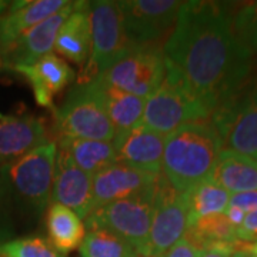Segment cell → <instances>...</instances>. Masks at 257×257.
Instances as JSON below:
<instances>
[{
    "label": "cell",
    "instance_id": "cb8c5ba5",
    "mask_svg": "<svg viewBox=\"0 0 257 257\" xmlns=\"http://www.w3.org/2000/svg\"><path fill=\"white\" fill-rule=\"evenodd\" d=\"M186 239L196 247L206 250L210 247H237V227L229 220L226 213L204 216L187 230Z\"/></svg>",
    "mask_w": 257,
    "mask_h": 257
},
{
    "label": "cell",
    "instance_id": "484cf974",
    "mask_svg": "<svg viewBox=\"0 0 257 257\" xmlns=\"http://www.w3.org/2000/svg\"><path fill=\"white\" fill-rule=\"evenodd\" d=\"M82 257H140L126 240L107 230H90L79 247Z\"/></svg>",
    "mask_w": 257,
    "mask_h": 257
},
{
    "label": "cell",
    "instance_id": "d590c367",
    "mask_svg": "<svg viewBox=\"0 0 257 257\" xmlns=\"http://www.w3.org/2000/svg\"><path fill=\"white\" fill-rule=\"evenodd\" d=\"M250 250H251V251H253V253L257 256V243H254L253 246H250Z\"/></svg>",
    "mask_w": 257,
    "mask_h": 257
},
{
    "label": "cell",
    "instance_id": "9a60e30c",
    "mask_svg": "<svg viewBox=\"0 0 257 257\" xmlns=\"http://www.w3.org/2000/svg\"><path fill=\"white\" fill-rule=\"evenodd\" d=\"M160 175H152L130 166L114 163L93 176L94 209L147 192Z\"/></svg>",
    "mask_w": 257,
    "mask_h": 257
},
{
    "label": "cell",
    "instance_id": "e575fe53",
    "mask_svg": "<svg viewBox=\"0 0 257 257\" xmlns=\"http://www.w3.org/2000/svg\"><path fill=\"white\" fill-rule=\"evenodd\" d=\"M10 237V231L6 229V226H0V244L6 243V240Z\"/></svg>",
    "mask_w": 257,
    "mask_h": 257
},
{
    "label": "cell",
    "instance_id": "d6986e66",
    "mask_svg": "<svg viewBox=\"0 0 257 257\" xmlns=\"http://www.w3.org/2000/svg\"><path fill=\"white\" fill-rule=\"evenodd\" d=\"M55 50L79 66L87 64L92 55L90 3L80 2L77 9L66 19L56 37Z\"/></svg>",
    "mask_w": 257,
    "mask_h": 257
},
{
    "label": "cell",
    "instance_id": "f1b7e54d",
    "mask_svg": "<svg viewBox=\"0 0 257 257\" xmlns=\"http://www.w3.org/2000/svg\"><path fill=\"white\" fill-rule=\"evenodd\" d=\"M230 207L240 209L243 213H250V211L257 210V190L254 192L236 193L230 194Z\"/></svg>",
    "mask_w": 257,
    "mask_h": 257
},
{
    "label": "cell",
    "instance_id": "836d02e7",
    "mask_svg": "<svg viewBox=\"0 0 257 257\" xmlns=\"http://www.w3.org/2000/svg\"><path fill=\"white\" fill-rule=\"evenodd\" d=\"M231 257H257L251 250H250V247L246 250V248H241V250H237V251H234L233 254H231Z\"/></svg>",
    "mask_w": 257,
    "mask_h": 257
},
{
    "label": "cell",
    "instance_id": "44dd1931",
    "mask_svg": "<svg viewBox=\"0 0 257 257\" xmlns=\"http://www.w3.org/2000/svg\"><path fill=\"white\" fill-rule=\"evenodd\" d=\"M94 79L99 83L101 100L116 133L142 124L146 99L119 90L103 82L99 76Z\"/></svg>",
    "mask_w": 257,
    "mask_h": 257
},
{
    "label": "cell",
    "instance_id": "8d00e7d4",
    "mask_svg": "<svg viewBox=\"0 0 257 257\" xmlns=\"http://www.w3.org/2000/svg\"><path fill=\"white\" fill-rule=\"evenodd\" d=\"M0 120H3V116H2V113H0Z\"/></svg>",
    "mask_w": 257,
    "mask_h": 257
},
{
    "label": "cell",
    "instance_id": "ba28073f",
    "mask_svg": "<svg viewBox=\"0 0 257 257\" xmlns=\"http://www.w3.org/2000/svg\"><path fill=\"white\" fill-rule=\"evenodd\" d=\"M99 77L119 90L147 99L166 77L163 49L159 43L133 45L126 55L99 74Z\"/></svg>",
    "mask_w": 257,
    "mask_h": 257
},
{
    "label": "cell",
    "instance_id": "8992f818",
    "mask_svg": "<svg viewBox=\"0 0 257 257\" xmlns=\"http://www.w3.org/2000/svg\"><path fill=\"white\" fill-rule=\"evenodd\" d=\"M209 117L211 111L166 70L165 80L146 99L142 123L159 135L169 136L184 124L206 121Z\"/></svg>",
    "mask_w": 257,
    "mask_h": 257
},
{
    "label": "cell",
    "instance_id": "277c9868",
    "mask_svg": "<svg viewBox=\"0 0 257 257\" xmlns=\"http://www.w3.org/2000/svg\"><path fill=\"white\" fill-rule=\"evenodd\" d=\"M55 120L60 138L110 142L116 136L96 79L74 86L63 104L55 110Z\"/></svg>",
    "mask_w": 257,
    "mask_h": 257
},
{
    "label": "cell",
    "instance_id": "6da1fadb",
    "mask_svg": "<svg viewBox=\"0 0 257 257\" xmlns=\"http://www.w3.org/2000/svg\"><path fill=\"white\" fill-rule=\"evenodd\" d=\"M166 70L213 113L246 86L251 55L224 3L183 2L165 47Z\"/></svg>",
    "mask_w": 257,
    "mask_h": 257
},
{
    "label": "cell",
    "instance_id": "30bf717a",
    "mask_svg": "<svg viewBox=\"0 0 257 257\" xmlns=\"http://www.w3.org/2000/svg\"><path fill=\"white\" fill-rule=\"evenodd\" d=\"M189 213L183 194L176 192L166 177H159L156 209L152 220L149 240L142 257H162L186 236Z\"/></svg>",
    "mask_w": 257,
    "mask_h": 257
},
{
    "label": "cell",
    "instance_id": "4dcf8cb0",
    "mask_svg": "<svg viewBox=\"0 0 257 257\" xmlns=\"http://www.w3.org/2000/svg\"><path fill=\"white\" fill-rule=\"evenodd\" d=\"M202 251L203 250L196 247L192 241H189L186 237H183L162 257H200Z\"/></svg>",
    "mask_w": 257,
    "mask_h": 257
},
{
    "label": "cell",
    "instance_id": "7a4b0ae2",
    "mask_svg": "<svg viewBox=\"0 0 257 257\" xmlns=\"http://www.w3.org/2000/svg\"><path fill=\"white\" fill-rule=\"evenodd\" d=\"M223 150L210 121H194L166 136L162 170L176 192L184 193L210 177Z\"/></svg>",
    "mask_w": 257,
    "mask_h": 257
},
{
    "label": "cell",
    "instance_id": "2e32d148",
    "mask_svg": "<svg viewBox=\"0 0 257 257\" xmlns=\"http://www.w3.org/2000/svg\"><path fill=\"white\" fill-rule=\"evenodd\" d=\"M46 123L35 116H12L0 120V167L26 156L49 140Z\"/></svg>",
    "mask_w": 257,
    "mask_h": 257
},
{
    "label": "cell",
    "instance_id": "3957f363",
    "mask_svg": "<svg viewBox=\"0 0 257 257\" xmlns=\"http://www.w3.org/2000/svg\"><path fill=\"white\" fill-rule=\"evenodd\" d=\"M57 145L47 142L0 167L8 197L28 213H42L52 200Z\"/></svg>",
    "mask_w": 257,
    "mask_h": 257
},
{
    "label": "cell",
    "instance_id": "74e56055",
    "mask_svg": "<svg viewBox=\"0 0 257 257\" xmlns=\"http://www.w3.org/2000/svg\"><path fill=\"white\" fill-rule=\"evenodd\" d=\"M0 64H2V62H0Z\"/></svg>",
    "mask_w": 257,
    "mask_h": 257
},
{
    "label": "cell",
    "instance_id": "8fae6325",
    "mask_svg": "<svg viewBox=\"0 0 257 257\" xmlns=\"http://www.w3.org/2000/svg\"><path fill=\"white\" fill-rule=\"evenodd\" d=\"M183 2L124 0L119 2L123 26L132 45H155L177 22Z\"/></svg>",
    "mask_w": 257,
    "mask_h": 257
},
{
    "label": "cell",
    "instance_id": "7402d4cb",
    "mask_svg": "<svg viewBox=\"0 0 257 257\" xmlns=\"http://www.w3.org/2000/svg\"><path fill=\"white\" fill-rule=\"evenodd\" d=\"M59 149L64 150L73 163L93 177L106 167L117 163L113 143L101 140L59 138Z\"/></svg>",
    "mask_w": 257,
    "mask_h": 257
},
{
    "label": "cell",
    "instance_id": "d4e9b609",
    "mask_svg": "<svg viewBox=\"0 0 257 257\" xmlns=\"http://www.w3.org/2000/svg\"><path fill=\"white\" fill-rule=\"evenodd\" d=\"M182 194L189 213V229L204 216L226 213L229 207L230 193L210 179L196 184Z\"/></svg>",
    "mask_w": 257,
    "mask_h": 257
},
{
    "label": "cell",
    "instance_id": "603a6c76",
    "mask_svg": "<svg viewBox=\"0 0 257 257\" xmlns=\"http://www.w3.org/2000/svg\"><path fill=\"white\" fill-rule=\"evenodd\" d=\"M49 241L60 253H69L80 247L86 237V226L73 210L52 203L46 214Z\"/></svg>",
    "mask_w": 257,
    "mask_h": 257
},
{
    "label": "cell",
    "instance_id": "ac0fdd59",
    "mask_svg": "<svg viewBox=\"0 0 257 257\" xmlns=\"http://www.w3.org/2000/svg\"><path fill=\"white\" fill-rule=\"evenodd\" d=\"M67 3L69 2L66 0H30L13 3L9 13L0 16V53L8 50L23 33L60 12Z\"/></svg>",
    "mask_w": 257,
    "mask_h": 257
},
{
    "label": "cell",
    "instance_id": "5bb4252c",
    "mask_svg": "<svg viewBox=\"0 0 257 257\" xmlns=\"http://www.w3.org/2000/svg\"><path fill=\"white\" fill-rule=\"evenodd\" d=\"M79 3L80 2H69L60 12L23 33L8 50L2 53L6 64L12 67L28 66L37 62L43 56L50 55L55 49L56 37L62 25L77 9Z\"/></svg>",
    "mask_w": 257,
    "mask_h": 257
},
{
    "label": "cell",
    "instance_id": "83f0119b",
    "mask_svg": "<svg viewBox=\"0 0 257 257\" xmlns=\"http://www.w3.org/2000/svg\"><path fill=\"white\" fill-rule=\"evenodd\" d=\"M233 28L241 45L253 56L257 53V2L240 8L233 16Z\"/></svg>",
    "mask_w": 257,
    "mask_h": 257
},
{
    "label": "cell",
    "instance_id": "1f68e13d",
    "mask_svg": "<svg viewBox=\"0 0 257 257\" xmlns=\"http://www.w3.org/2000/svg\"><path fill=\"white\" fill-rule=\"evenodd\" d=\"M237 251L236 247H226V246H221V247H210L206 248L202 251V256L200 257H231V254Z\"/></svg>",
    "mask_w": 257,
    "mask_h": 257
},
{
    "label": "cell",
    "instance_id": "5b68a950",
    "mask_svg": "<svg viewBox=\"0 0 257 257\" xmlns=\"http://www.w3.org/2000/svg\"><path fill=\"white\" fill-rule=\"evenodd\" d=\"M157 183L147 192L140 193L138 196L93 209L92 213L86 217V227L89 231L107 230L119 236L120 239L126 240L142 257L149 240L156 209Z\"/></svg>",
    "mask_w": 257,
    "mask_h": 257
},
{
    "label": "cell",
    "instance_id": "f546056e",
    "mask_svg": "<svg viewBox=\"0 0 257 257\" xmlns=\"http://www.w3.org/2000/svg\"><path fill=\"white\" fill-rule=\"evenodd\" d=\"M239 241H254L257 243V210L246 214L243 224L237 227Z\"/></svg>",
    "mask_w": 257,
    "mask_h": 257
},
{
    "label": "cell",
    "instance_id": "ffe728a7",
    "mask_svg": "<svg viewBox=\"0 0 257 257\" xmlns=\"http://www.w3.org/2000/svg\"><path fill=\"white\" fill-rule=\"evenodd\" d=\"M209 179L230 194L254 192L257 190V162L223 149Z\"/></svg>",
    "mask_w": 257,
    "mask_h": 257
},
{
    "label": "cell",
    "instance_id": "d6a6232c",
    "mask_svg": "<svg viewBox=\"0 0 257 257\" xmlns=\"http://www.w3.org/2000/svg\"><path fill=\"white\" fill-rule=\"evenodd\" d=\"M6 200H9L8 197V190H6V184H5V179L2 176V170H0V213L5 209V204H6ZM6 223H2L0 221V226H3Z\"/></svg>",
    "mask_w": 257,
    "mask_h": 257
},
{
    "label": "cell",
    "instance_id": "9c48e42d",
    "mask_svg": "<svg viewBox=\"0 0 257 257\" xmlns=\"http://www.w3.org/2000/svg\"><path fill=\"white\" fill-rule=\"evenodd\" d=\"M221 146L257 162V86L241 89L213 113Z\"/></svg>",
    "mask_w": 257,
    "mask_h": 257
},
{
    "label": "cell",
    "instance_id": "7c38bea8",
    "mask_svg": "<svg viewBox=\"0 0 257 257\" xmlns=\"http://www.w3.org/2000/svg\"><path fill=\"white\" fill-rule=\"evenodd\" d=\"M166 136L146 127L143 123L136 127L116 133L113 147L117 163L130 166L152 175H160L163 163Z\"/></svg>",
    "mask_w": 257,
    "mask_h": 257
},
{
    "label": "cell",
    "instance_id": "52a82bcc",
    "mask_svg": "<svg viewBox=\"0 0 257 257\" xmlns=\"http://www.w3.org/2000/svg\"><path fill=\"white\" fill-rule=\"evenodd\" d=\"M92 55L83 70L80 83H89L106 72L133 46L128 42L119 2L97 0L90 3Z\"/></svg>",
    "mask_w": 257,
    "mask_h": 257
},
{
    "label": "cell",
    "instance_id": "4316f807",
    "mask_svg": "<svg viewBox=\"0 0 257 257\" xmlns=\"http://www.w3.org/2000/svg\"><path fill=\"white\" fill-rule=\"evenodd\" d=\"M0 257H64V254L43 237H22L0 244Z\"/></svg>",
    "mask_w": 257,
    "mask_h": 257
},
{
    "label": "cell",
    "instance_id": "4fadbf2b",
    "mask_svg": "<svg viewBox=\"0 0 257 257\" xmlns=\"http://www.w3.org/2000/svg\"><path fill=\"white\" fill-rule=\"evenodd\" d=\"M52 203L73 210L84 220L94 209L93 177L74 165L73 160L62 149H59L56 156Z\"/></svg>",
    "mask_w": 257,
    "mask_h": 257
},
{
    "label": "cell",
    "instance_id": "e0dca14e",
    "mask_svg": "<svg viewBox=\"0 0 257 257\" xmlns=\"http://www.w3.org/2000/svg\"><path fill=\"white\" fill-rule=\"evenodd\" d=\"M12 69L28 79L36 103L47 109H53V97L63 92L74 79L73 69L55 53L43 56L35 63Z\"/></svg>",
    "mask_w": 257,
    "mask_h": 257
}]
</instances>
